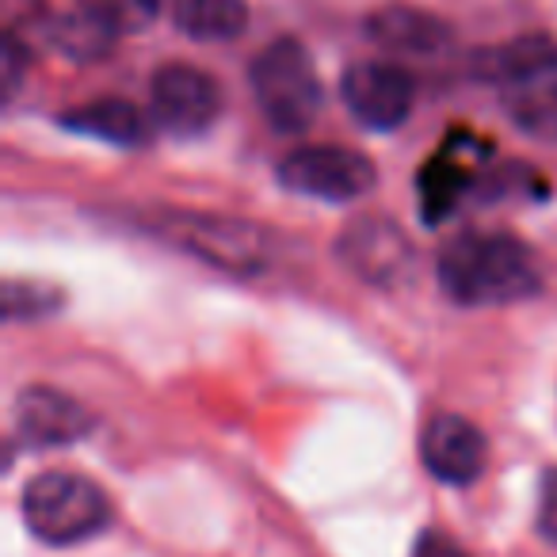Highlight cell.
I'll return each instance as SVG.
<instances>
[{
	"mask_svg": "<svg viewBox=\"0 0 557 557\" xmlns=\"http://www.w3.org/2000/svg\"><path fill=\"white\" fill-rule=\"evenodd\" d=\"M435 278L443 295L466 310L531 302L546 283L534 248L496 230H466L443 240Z\"/></svg>",
	"mask_w": 557,
	"mask_h": 557,
	"instance_id": "obj_1",
	"label": "cell"
},
{
	"mask_svg": "<svg viewBox=\"0 0 557 557\" xmlns=\"http://www.w3.org/2000/svg\"><path fill=\"white\" fill-rule=\"evenodd\" d=\"M146 233L230 278H260L275 263V237L260 222L207 210H153Z\"/></svg>",
	"mask_w": 557,
	"mask_h": 557,
	"instance_id": "obj_2",
	"label": "cell"
},
{
	"mask_svg": "<svg viewBox=\"0 0 557 557\" xmlns=\"http://www.w3.org/2000/svg\"><path fill=\"white\" fill-rule=\"evenodd\" d=\"M248 85L260 115L278 134H306L325 108V88L313 70L310 50L298 39H275L252 58Z\"/></svg>",
	"mask_w": 557,
	"mask_h": 557,
	"instance_id": "obj_3",
	"label": "cell"
},
{
	"mask_svg": "<svg viewBox=\"0 0 557 557\" xmlns=\"http://www.w3.org/2000/svg\"><path fill=\"white\" fill-rule=\"evenodd\" d=\"M24 523L47 546H77L103 534L115 519L111 496L85 473L47 470L24 488Z\"/></svg>",
	"mask_w": 557,
	"mask_h": 557,
	"instance_id": "obj_4",
	"label": "cell"
},
{
	"mask_svg": "<svg viewBox=\"0 0 557 557\" xmlns=\"http://www.w3.org/2000/svg\"><path fill=\"white\" fill-rule=\"evenodd\" d=\"M333 252L348 275L374 290H405L417 278V248L386 214H356L336 233Z\"/></svg>",
	"mask_w": 557,
	"mask_h": 557,
	"instance_id": "obj_5",
	"label": "cell"
},
{
	"mask_svg": "<svg viewBox=\"0 0 557 557\" xmlns=\"http://www.w3.org/2000/svg\"><path fill=\"white\" fill-rule=\"evenodd\" d=\"M278 184L318 202H356L379 180L371 157L344 146H302L290 149L275 169Z\"/></svg>",
	"mask_w": 557,
	"mask_h": 557,
	"instance_id": "obj_6",
	"label": "cell"
},
{
	"mask_svg": "<svg viewBox=\"0 0 557 557\" xmlns=\"http://www.w3.org/2000/svg\"><path fill=\"white\" fill-rule=\"evenodd\" d=\"M149 115L176 138L210 131L222 115V85L207 70L187 62H164L149 77Z\"/></svg>",
	"mask_w": 557,
	"mask_h": 557,
	"instance_id": "obj_7",
	"label": "cell"
},
{
	"mask_svg": "<svg viewBox=\"0 0 557 557\" xmlns=\"http://www.w3.org/2000/svg\"><path fill=\"white\" fill-rule=\"evenodd\" d=\"M341 100L367 131H397L417 103V81L397 62H356L341 77Z\"/></svg>",
	"mask_w": 557,
	"mask_h": 557,
	"instance_id": "obj_8",
	"label": "cell"
},
{
	"mask_svg": "<svg viewBox=\"0 0 557 557\" xmlns=\"http://www.w3.org/2000/svg\"><path fill=\"white\" fill-rule=\"evenodd\" d=\"M363 32L382 54L405 62H435L455 50V27L417 4H382L367 16Z\"/></svg>",
	"mask_w": 557,
	"mask_h": 557,
	"instance_id": "obj_9",
	"label": "cell"
},
{
	"mask_svg": "<svg viewBox=\"0 0 557 557\" xmlns=\"http://www.w3.org/2000/svg\"><path fill=\"white\" fill-rule=\"evenodd\" d=\"M420 462L443 485H473L485 473L488 443L473 420L458 412H435L420 432Z\"/></svg>",
	"mask_w": 557,
	"mask_h": 557,
	"instance_id": "obj_10",
	"label": "cell"
},
{
	"mask_svg": "<svg viewBox=\"0 0 557 557\" xmlns=\"http://www.w3.org/2000/svg\"><path fill=\"white\" fill-rule=\"evenodd\" d=\"M12 420H16L20 443L35 450L73 447V443H81L96 428L92 412H88L77 397L62 394V389H54V386L20 389Z\"/></svg>",
	"mask_w": 557,
	"mask_h": 557,
	"instance_id": "obj_11",
	"label": "cell"
},
{
	"mask_svg": "<svg viewBox=\"0 0 557 557\" xmlns=\"http://www.w3.org/2000/svg\"><path fill=\"white\" fill-rule=\"evenodd\" d=\"M470 77L493 88H519L542 77H557V39L549 35H519V39L481 47L470 58Z\"/></svg>",
	"mask_w": 557,
	"mask_h": 557,
	"instance_id": "obj_12",
	"label": "cell"
},
{
	"mask_svg": "<svg viewBox=\"0 0 557 557\" xmlns=\"http://www.w3.org/2000/svg\"><path fill=\"white\" fill-rule=\"evenodd\" d=\"M58 123L73 134H85V138L108 141L115 149H146L153 141V115L138 111L131 100H119V96H103V100L81 103L73 111H62Z\"/></svg>",
	"mask_w": 557,
	"mask_h": 557,
	"instance_id": "obj_13",
	"label": "cell"
},
{
	"mask_svg": "<svg viewBox=\"0 0 557 557\" xmlns=\"http://www.w3.org/2000/svg\"><path fill=\"white\" fill-rule=\"evenodd\" d=\"M42 39L62 58L88 65V62H103V58L115 50L119 35L111 32L88 4H81V9H73V12H62V16H50L47 24H42Z\"/></svg>",
	"mask_w": 557,
	"mask_h": 557,
	"instance_id": "obj_14",
	"label": "cell"
},
{
	"mask_svg": "<svg viewBox=\"0 0 557 557\" xmlns=\"http://www.w3.org/2000/svg\"><path fill=\"white\" fill-rule=\"evenodd\" d=\"M172 24L195 42H233L248 27L245 0H169Z\"/></svg>",
	"mask_w": 557,
	"mask_h": 557,
	"instance_id": "obj_15",
	"label": "cell"
},
{
	"mask_svg": "<svg viewBox=\"0 0 557 557\" xmlns=\"http://www.w3.org/2000/svg\"><path fill=\"white\" fill-rule=\"evenodd\" d=\"M504 115L534 141H557V77H542L504 92Z\"/></svg>",
	"mask_w": 557,
	"mask_h": 557,
	"instance_id": "obj_16",
	"label": "cell"
},
{
	"mask_svg": "<svg viewBox=\"0 0 557 557\" xmlns=\"http://www.w3.org/2000/svg\"><path fill=\"white\" fill-rule=\"evenodd\" d=\"M62 306V290L47 287V283H27V278L4 283V318L9 321H42Z\"/></svg>",
	"mask_w": 557,
	"mask_h": 557,
	"instance_id": "obj_17",
	"label": "cell"
},
{
	"mask_svg": "<svg viewBox=\"0 0 557 557\" xmlns=\"http://www.w3.org/2000/svg\"><path fill=\"white\" fill-rule=\"evenodd\" d=\"M81 4H88L115 35L146 32L161 12V0H81Z\"/></svg>",
	"mask_w": 557,
	"mask_h": 557,
	"instance_id": "obj_18",
	"label": "cell"
},
{
	"mask_svg": "<svg viewBox=\"0 0 557 557\" xmlns=\"http://www.w3.org/2000/svg\"><path fill=\"white\" fill-rule=\"evenodd\" d=\"M539 534L549 542H557V470H546L542 473V485H539Z\"/></svg>",
	"mask_w": 557,
	"mask_h": 557,
	"instance_id": "obj_19",
	"label": "cell"
},
{
	"mask_svg": "<svg viewBox=\"0 0 557 557\" xmlns=\"http://www.w3.org/2000/svg\"><path fill=\"white\" fill-rule=\"evenodd\" d=\"M0 65H4V96H16L20 92V77H24V70H27V50L20 47V39L16 35H9L4 39V58H0Z\"/></svg>",
	"mask_w": 557,
	"mask_h": 557,
	"instance_id": "obj_20",
	"label": "cell"
}]
</instances>
